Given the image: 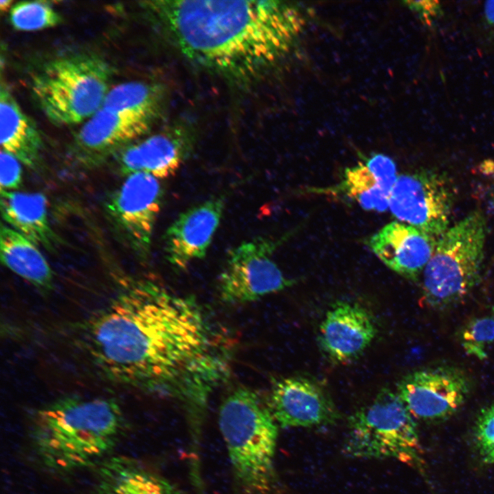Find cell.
Here are the masks:
<instances>
[{
    "instance_id": "obj_1",
    "label": "cell",
    "mask_w": 494,
    "mask_h": 494,
    "mask_svg": "<svg viewBox=\"0 0 494 494\" xmlns=\"http://www.w3.org/2000/svg\"><path fill=\"white\" fill-rule=\"evenodd\" d=\"M113 274L115 294L80 325L76 345L104 381L178 403L200 437L211 396L231 378L235 336L154 274Z\"/></svg>"
},
{
    "instance_id": "obj_2",
    "label": "cell",
    "mask_w": 494,
    "mask_h": 494,
    "mask_svg": "<svg viewBox=\"0 0 494 494\" xmlns=\"http://www.w3.org/2000/svg\"><path fill=\"white\" fill-rule=\"evenodd\" d=\"M172 42L193 62L231 80L258 77L287 49L294 10L276 1L148 3Z\"/></svg>"
},
{
    "instance_id": "obj_3",
    "label": "cell",
    "mask_w": 494,
    "mask_h": 494,
    "mask_svg": "<svg viewBox=\"0 0 494 494\" xmlns=\"http://www.w3.org/2000/svg\"><path fill=\"white\" fill-rule=\"evenodd\" d=\"M127 430L126 419L115 399L65 397L35 412L29 441L40 467L67 477L97 468L112 456Z\"/></svg>"
},
{
    "instance_id": "obj_4",
    "label": "cell",
    "mask_w": 494,
    "mask_h": 494,
    "mask_svg": "<svg viewBox=\"0 0 494 494\" xmlns=\"http://www.w3.org/2000/svg\"><path fill=\"white\" fill-rule=\"evenodd\" d=\"M220 433L241 494H270L279 426L257 392L239 386L222 401Z\"/></svg>"
},
{
    "instance_id": "obj_5",
    "label": "cell",
    "mask_w": 494,
    "mask_h": 494,
    "mask_svg": "<svg viewBox=\"0 0 494 494\" xmlns=\"http://www.w3.org/2000/svg\"><path fill=\"white\" fill-rule=\"evenodd\" d=\"M486 231L484 215L475 210L438 237L423 272V305L445 309L471 292L480 279Z\"/></svg>"
},
{
    "instance_id": "obj_6",
    "label": "cell",
    "mask_w": 494,
    "mask_h": 494,
    "mask_svg": "<svg viewBox=\"0 0 494 494\" xmlns=\"http://www.w3.org/2000/svg\"><path fill=\"white\" fill-rule=\"evenodd\" d=\"M342 452L351 458L395 459L424 473L415 419L397 392L387 388L349 416Z\"/></svg>"
},
{
    "instance_id": "obj_7",
    "label": "cell",
    "mask_w": 494,
    "mask_h": 494,
    "mask_svg": "<svg viewBox=\"0 0 494 494\" xmlns=\"http://www.w3.org/2000/svg\"><path fill=\"white\" fill-rule=\"evenodd\" d=\"M110 71L93 55H73L47 62L33 75L31 89L40 108L57 125L91 118L108 92Z\"/></svg>"
},
{
    "instance_id": "obj_8",
    "label": "cell",
    "mask_w": 494,
    "mask_h": 494,
    "mask_svg": "<svg viewBox=\"0 0 494 494\" xmlns=\"http://www.w3.org/2000/svg\"><path fill=\"white\" fill-rule=\"evenodd\" d=\"M163 193L161 180L137 172L127 176L104 202V217L113 235L143 263L150 258Z\"/></svg>"
},
{
    "instance_id": "obj_9",
    "label": "cell",
    "mask_w": 494,
    "mask_h": 494,
    "mask_svg": "<svg viewBox=\"0 0 494 494\" xmlns=\"http://www.w3.org/2000/svg\"><path fill=\"white\" fill-rule=\"evenodd\" d=\"M292 232L279 237H255L230 249L217 279L220 301L251 303L292 286L295 281L285 277L272 257Z\"/></svg>"
},
{
    "instance_id": "obj_10",
    "label": "cell",
    "mask_w": 494,
    "mask_h": 494,
    "mask_svg": "<svg viewBox=\"0 0 494 494\" xmlns=\"http://www.w3.org/2000/svg\"><path fill=\"white\" fill-rule=\"evenodd\" d=\"M456 198L454 184L445 172L423 169L398 176L389 209L397 221L438 239L451 226Z\"/></svg>"
},
{
    "instance_id": "obj_11",
    "label": "cell",
    "mask_w": 494,
    "mask_h": 494,
    "mask_svg": "<svg viewBox=\"0 0 494 494\" xmlns=\"http://www.w3.org/2000/svg\"><path fill=\"white\" fill-rule=\"evenodd\" d=\"M470 390V380L461 369L437 366L405 375L396 392L414 419L440 422L461 408Z\"/></svg>"
},
{
    "instance_id": "obj_12",
    "label": "cell",
    "mask_w": 494,
    "mask_h": 494,
    "mask_svg": "<svg viewBox=\"0 0 494 494\" xmlns=\"http://www.w3.org/2000/svg\"><path fill=\"white\" fill-rule=\"evenodd\" d=\"M265 401L281 428L331 425L340 418L324 386L305 376L274 379Z\"/></svg>"
},
{
    "instance_id": "obj_13",
    "label": "cell",
    "mask_w": 494,
    "mask_h": 494,
    "mask_svg": "<svg viewBox=\"0 0 494 494\" xmlns=\"http://www.w3.org/2000/svg\"><path fill=\"white\" fill-rule=\"evenodd\" d=\"M154 119L137 113L100 108L75 137L76 160L86 168L98 167L117 150L145 135Z\"/></svg>"
},
{
    "instance_id": "obj_14",
    "label": "cell",
    "mask_w": 494,
    "mask_h": 494,
    "mask_svg": "<svg viewBox=\"0 0 494 494\" xmlns=\"http://www.w3.org/2000/svg\"><path fill=\"white\" fill-rule=\"evenodd\" d=\"M226 196L219 195L180 213L163 235L166 261L175 269L186 270L203 259L220 226Z\"/></svg>"
},
{
    "instance_id": "obj_15",
    "label": "cell",
    "mask_w": 494,
    "mask_h": 494,
    "mask_svg": "<svg viewBox=\"0 0 494 494\" xmlns=\"http://www.w3.org/2000/svg\"><path fill=\"white\" fill-rule=\"evenodd\" d=\"M377 332L375 320L365 307L357 303L338 301L321 322L318 341L330 361L346 364L364 353Z\"/></svg>"
},
{
    "instance_id": "obj_16",
    "label": "cell",
    "mask_w": 494,
    "mask_h": 494,
    "mask_svg": "<svg viewBox=\"0 0 494 494\" xmlns=\"http://www.w3.org/2000/svg\"><path fill=\"white\" fill-rule=\"evenodd\" d=\"M193 145L191 134L171 128L125 147L117 158L118 168L126 176L143 172L159 180L167 178L188 159Z\"/></svg>"
},
{
    "instance_id": "obj_17",
    "label": "cell",
    "mask_w": 494,
    "mask_h": 494,
    "mask_svg": "<svg viewBox=\"0 0 494 494\" xmlns=\"http://www.w3.org/2000/svg\"><path fill=\"white\" fill-rule=\"evenodd\" d=\"M436 241L419 229L396 220L383 226L366 242L388 268L408 279L416 281L430 261Z\"/></svg>"
},
{
    "instance_id": "obj_18",
    "label": "cell",
    "mask_w": 494,
    "mask_h": 494,
    "mask_svg": "<svg viewBox=\"0 0 494 494\" xmlns=\"http://www.w3.org/2000/svg\"><path fill=\"white\" fill-rule=\"evenodd\" d=\"M398 175L393 160L383 154H374L344 170L341 182L333 193L344 194L362 209L382 213L389 208V200Z\"/></svg>"
},
{
    "instance_id": "obj_19",
    "label": "cell",
    "mask_w": 494,
    "mask_h": 494,
    "mask_svg": "<svg viewBox=\"0 0 494 494\" xmlns=\"http://www.w3.org/2000/svg\"><path fill=\"white\" fill-rule=\"evenodd\" d=\"M3 220L38 246L55 253L62 242L49 223L47 200L37 192L0 190Z\"/></svg>"
},
{
    "instance_id": "obj_20",
    "label": "cell",
    "mask_w": 494,
    "mask_h": 494,
    "mask_svg": "<svg viewBox=\"0 0 494 494\" xmlns=\"http://www.w3.org/2000/svg\"><path fill=\"white\" fill-rule=\"evenodd\" d=\"M96 469L95 494H182L169 480L129 457L110 456Z\"/></svg>"
},
{
    "instance_id": "obj_21",
    "label": "cell",
    "mask_w": 494,
    "mask_h": 494,
    "mask_svg": "<svg viewBox=\"0 0 494 494\" xmlns=\"http://www.w3.org/2000/svg\"><path fill=\"white\" fill-rule=\"evenodd\" d=\"M1 150L33 170L41 166L43 142L34 122L3 84L0 91Z\"/></svg>"
},
{
    "instance_id": "obj_22",
    "label": "cell",
    "mask_w": 494,
    "mask_h": 494,
    "mask_svg": "<svg viewBox=\"0 0 494 494\" xmlns=\"http://www.w3.org/2000/svg\"><path fill=\"white\" fill-rule=\"evenodd\" d=\"M0 259L2 264L39 291L54 288V271L38 246L1 222Z\"/></svg>"
},
{
    "instance_id": "obj_23",
    "label": "cell",
    "mask_w": 494,
    "mask_h": 494,
    "mask_svg": "<svg viewBox=\"0 0 494 494\" xmlns=\"http://www.w3.org/2000/svg\"><path fill=\"white\" fill-rule=\"evenodd\" d=\"M158 88L140 82L119 84L108 91L101 108L117 112H133L154 119L161 106Z\"/></svg>"
},
{
    "instance_id": "obj_24",
    "label": "cell",
    "mask_w": 494,
    "mask_h": 494,
    "mask_svg": "<svg viewBox=\"0 0 494 494\" xmlns=\"http://www.w3.org/2000/svg\"><path fill=\"white\" fill-rule=\"evenodd\" d=\"M12 25L20 31H35L56 26L61 16L47 2L20 1L10 12Z\"/></svg>"
},
{
    "instance_id": "obj_25",
    "label": "cell",
    "mask_w": 494,
    "mask_h": 494,
    "mask_svg": "<svg viewBox=\"0 0 494 494\" xmlns=\"http://www.w3.org/2000/svg\"><path fill=\"white\" fill-rule=\"evenodd\" d=\"M461 339L468 355L485 359L487 348L494 342V317L483 316L469 320L462 330Z\"/></svg>"
},
{
    "instance_id": "obj_26",
    "label": "cell",
    "mask_w": 494,
    "mask_h": 494,
    "mask_svg": "<svg viewBox=\"0 0 494 494\" xmlns=\"http://www.w3.org/2000/svg\"><path fill=\"white\" fill-rule=\"evenodd\" d=\"M475 449L486 464L494 463V404L483 408L478 413L473 430Z\"/></svg>"
},
{
    "instance_id": "obj_27",
    "label": "cell",
    "mask_w": 494,
    "mask_h": 494,
    "mask_svg": "<svg viewBox=\"0 0 494 494\" xmlns=\"http://www.w3.org/2000/svg\"><path fill=\"white\" fill-rule=\"evenodd\" d=\"M21 162L10 154L1 150L0 187L3 191H17L23 183Z\"/></svg>"
},
{
    "instance_id": "obj_28",
    "label": "cell",
    "mask_w": 494,
    "mask_h": 494,
    "mask_svg": "<svg viewBox=\"0 0 494 494\" xmlns=\"http://www.w3.org/2000/svg\"><path fill=\"white\" fill-rule=\"evenodd\" d=\"M436 3V1L410 2L413 8L423 12V14H428V15L434 14L437 8V5H435Z\"/></svg>"
},
{
    "instance_id": "obj_29",
    "label": "cell",
    "mask_w": 494,
    "mask_h": 494,
    "mask_svg": "<svg viewBox=\"0 0 494 494\" xmlns=\"http://www.w3.org/2000/svg\"><path fill=\"white\" fill-rule=\"evenodd\" d=\"M485 14L489 22L494 23V1H489L485 3Z\"/></svg>"
},
{
    "instance_id": "obj_30",
    "label": "cell",
    "mask_w": 494,
    "mask_h": 494,
    "mask_svg": "<svg viewBox=\"0 0 494 494\" xmlns=\"http://www.w3.org/2000/svg\"><path fill=\"white\" fill-rule=\"evenodd\" d=\"M12 1L10 0H1L0 1V10L1 11H6L12 5Z\"/></svg>"
},
{
    "instance_id": "obj_31",
    "label": "cell",
    "mask_w": 494,
    "mask_h": 494,
    "mask_svg": "<svg viewBox=\"0 0 494 494\" xmlns=\"http://www.w3.org/2000/svg\"><path fill=\"white\" fill-rule=\"evenodd\" d=\"M493 313H494V307H493Z\"/></svg>"
}]
</instances>
